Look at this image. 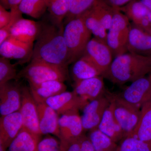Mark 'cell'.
I'll list each match as a JSON object with an SVG mask.
<instances>
[{"mask_svg": "<svg viewBox=\"0 0 151 151\" xmlns=\"http://www.w3.org/2000/svg\"><path fill=\"white\" fill-rule=\"evenodd\" d=\"M40 22V32L34 45L31 60L67 68L70 64L63 36L64 25H58L50 19Z\"/></svg>", "mask_w": 151, "mask_h": 151, "instance_id": "1", "label": "cell"}, {"mask_svg": "<svg viewBox=\"0 0 151 151\" xmlns=\"http://www.w3.org/2000/svg\"><path fill=\"white\" fill-rule=\"evenodd\" d=\"M151 72V56L127 52L114 58L102 76L114 84L122 85L132 83Z\"/></svg>", "mask_w": 151, "mask_h": 151, "instance_id": "2", "label": "cell"}, {"mask_svg": "<svg viewBox=\"0 0 151 151\" xmlns=\"http://www.w3.org/2000/svg\"><path fill=\"white\" fill-rule=\"evenodd\" d=\"M84 14L63 24V36L68 50L70 64L84 54L86 45L92 38V33L84 23Z\"/></svg>", "mask_w": 151, "mask_h": 151, "instance_id": "3", "label": "cell"}, {"mask_svg": "<svg viewBox=\"0 0 151 151\" xmlns=\"http://www.w3.org/2000/svg\"><path fill=\"white\" fill-rule=\"evenodd\" d=\"M67 68L40 60H31V62L17 75V78H24L29 84H37L51 80L63 81L68 78Z\"/></svg>", "mask_w": 151, "mask_h": 151, "instance_id": "4", "label": "cell"}, {"mask_svg": "<svg viewBox=\"0 0 151 151\" xmlns=\"http://www.w3.org/2000/svg\"><path fill=\"white\" fill-rule=\"evenodd\" d=\"M131 24L125 14L119 9H115L106 38V43L113 52L114 58L128 52L127 42Z\"/></svg>", "mask_w": 151, "mask_h": 151, "instance_id": "5", "label": "cell"}, {"mask_svg": "<svg viewBox=\"0 0 151 151\" xmlns=\"http://www.w3.org/2000/svg\"><path fill=\"white\" fill-rule=\"evenodd\" d=\"M107 94L113 104V112L116 120L124 132V138L132 137L139 120L140 107L129 103L119 94L109 92Z\"/></svg>", "mask_w": 151, "mask_h": 151, "instance_id": "6", "label": "cell"}, {"mask_svg": "<svg viewBox=\"0 0 151 151\" xmlns=\"http://www.w3.org/2000/svg\"><path fill=\"white\" fill-rule=\"evenodd\" d=\"M19 112L22 119L23 128L34 134L41 137L37 104L29 88L27 86H22L21 106Z\"/></svg>", "mask_w": 151, "mask_h": 151, "instance_id": "7", "label": "cell"}, {"mask_svg": "<svg viewBox=\"0 0 151 151\" xmlns=\"http://www.w3.org/2000/svg\"><path fill=\"white\" fill-rule=\"evenodd\" d=\"M78 111L68 112L59 118V140L65 150L66 146L69 142L84 134L81 117L79 116Z\"/></svg>", "mask_w": 151, "mask_h": 151, "instance_id": "8", "label": "cell"}, {"mask_svg": "<svg viewBox=\"0 0 151 151\" xmlns=\"http://www.w3.org/2000/svg\"><path fill=\"white\" fill-rule=\"evenodd\" d=\"M84 53L92 60L102 75L107 72L114 59L113 52L106 42L94 37L87 43Z\"/></svg>", "mask_w": 151, "mask_h": 151, "instance_id": "9", "label": "cell"}, {"mask_svg": "<svg viewBox=\"0 0 151 151\" xmlns=\"http://www.w3.org/2000/svg\"><path fill=\"white\" fill-rule=\"evenodd\" d=\"M119 95L129 103L141 107L151 99V73L133 81Z\"/></svg>", "mask_w": 151, "mask_h": 151, "instance_id": "10", "label": "cell"}, {"mask_svg": "<svg viewBox=\"0 0 151 151\" xmlns=\"http://www.w3.org/2000/svg\"><path fill=\"white\" fill-rule=\"evenodd\" d=\"M110 103V99L106 94L89 102L85 106L81 116L84 132L97 129Z\"/></svg>", "mask_w": 151, "mask_h": 151, "instance_id": "11", "label": "cell"}, {"mask_svg": "<svg viewBox=\"0 0 151 151\" xmlns=\"http://www.w3.org/2000/svg\"><path fill=\"white\" fill-rule=\"evenodd\" d=\"M22 86L9 81L0 86V113L1 116L19 111L21 106Z\"/></svg>", "mask_w": 151, "mask_h": 151, "instance_id": "12", "label": "cell"}, {"mask_svg": "<svg viewBox=\"0 0 151 151\" xmlns=\"http://www.w3.org/2000/svg\"><path fill=\"white\" fill-rule=\"evenodd\" d=\"M89 103L78 96L73 91H65L50 97L45 102L59 115H63L71 111L83 110Z\"/></svg>", "mask_w": 151, "mask_h": 151, "instance_id": "13", "label": "cell"}, {"mask_svg": "<svg viewBox=\"0 0 151 151\" xmlns=\"http://www.w3.org/2000/svg\"><path fill=\"white\" fill-rule=\"evenodd\" d=\"M127 48L128 52L151 56V33L132 23Z\"/></svg>", "mask_w": 151, "mask_h": 151, "instance_id": "14", "label": "cell"}, {"mask_svg": "<svg viewBox=\"0 0 151 151\" xmlns=\"http://www.w3.org/2000/svg\"><path fill=\"white\" fill-rule=\"evenodd\" d=\"M119 9L132 23L151 33V11L140 0H132Z\"/></svg>", "mask_w": 151, "mask_h": 151, "instance_id": "15", "label": "cell"}, {"mask_svg": "<svg viewBox=\"0 0 151 151\" xmlns=\"http://www.w3.org/2000/svg\"><path fill=\"white\" fill-rule=\"evenodd\" d=\"M34 44L26 43L10 37L0 45L1 57L21 61L31 60Z\"/></svg>", "mask_w": 151, "mask_h": 151, "instance_id": "16", "label": "cell"}, {"mask_svg": "<svg viewBox=\"0 0 151 151\" xmlns=\"http://www.w3.org/2000/svg\"><path fill=\"white\" fill-rule=\"evenodd\" d=\"M22 119L19 111L0 118V145L7 149L22 129Z\"/></svg>", "mask_w": 151, "mask_h": 151, "instance_id": "17", "label": "cell"}, {"mask_svg": "<svg viewBox=\"0 0 151 151\" xmlns=\"http://www.w3.org/2000/svg\"><path fill=\"white\" fill-rule=\"evenodd\" d=\"M104 78L99 76L74 82L73 91L82 99L91 102L105 94Z\"/></svg>", "mask_w": 151, "mask_h": 151, "instance_id": "18", "label": "cell"}, {"mask_svg": "<svg viewBox=\"0 0 151 151\" xmlns=\"http://www.w3.org/2000/svg\"><path fill=\"white\" fill-rule=\"evenodd\" d=\"M37 108L42 135L52 134L60 139L59 115L45 103L37 104Z\"/></svg>", "mask_w": 151, "mask_h": 151, "instance_id": "19", "label": "cell"}, {"mask_svg": "<svg viewBox=\"0 0 151 151\" xmlns=\"http://www.w3.org/2000/svg\"><path fill=\"white\" fill-rule=\"evenodd\" d=\"M40 22L20 18L11 31L10 37L23 42L34 44L40 32Z\"/></svg>", "mask_w": 151, "mask_h": 151, "instance_id": "20", "label": "cell"}, {"mask_svg": "<svg viewBox=\"0 0 151 151\" xmlns=\"http://www.w3.org/2000/svg\"><path fill=\"white\" fill-rule=\"evenodd\" d=\"M29 89L37 104L45 103L50 97L66 91L67 86L63 81L51 80L37 84H29Z\"/></svg>", "mask_w": 151, "mask_h": 151, "instance_id": "21", "label": "cell"}, {"mask_svg": "<svg viewBox=\"0 0 151 151\" xmlns=\"http://www.w3.org/2000/svg\"><path fill=\"white\" fill-rule=\"evenodd\" d=\"M70 73L74 82L102 75L92 60L85 53L73 63Z\"/></svg>", "mask_w": 151, "mask_h": 151, "instance_id": "22", "label": "cell"}, {"mask_svg": "<svg viewBox=\"0 0 151 151\" xmlns=\"http://www.w3.org/2000/svg\"><path fill=\"white\" fill-rule=\"evenodd\" d=\"M97 129L116 143L124 139V132L115 117L111 103L105 110Z\"/></svg>", "mask_w": 151, "mask_h": 151, "instance_id": "23", "label": "cell"}, {"mask_svg": "<svg viewBox=\"0 0 151 151\" xmlns=\"http://www.w3.org/2000/svg\"><path fill=\"white\" fill-rule=\"evenodd\" d=\"M131 137L151 143V99L141 106L139 123Z\"/></svg>", "mask_w": 151, "mask_h": 151, "instance_id": "24", "label": "cell"}, {"mask_svg": "<svg viewBox=\"0 0 151 151\" xmlns=\"http://www.w3.org/2000/svg\"><path fill=\"white\" fill-rule=\"evenodd\" d=\"M40 138L22 128L9 146V151H38Z\"/></svg>", "mask_w": 151, "mask_h": 151, "instance_id": "25", "label": "cell"}, {"mask_svg": "<svg viewBox=\"0 0 151 151\" xmlns=\"http://www.w3.org/2000/svg\"><path fill=\"white\" fill-rule=\"evenodd\" d=\"M71 0H48L47 10L49 19L58 25H63V21L69 10Z\"/></svg>", "mask_w": 151, "mask_h": 151, "instance_id": "26", "label": "cell"}, {"mask_svg": "<svg viewBox=\"0 0 151 151\" xmlns=\"http://www.w3.org/2000/svg\"><path fill=\"white\" fill-rule=\"evenodd\" d=\"M48 7V0H22L18 7L22 14L35 19L44 14Z\"/></svg>", "mask_w": 151, "mask_h": 151, "instance_id": "27", "label": "cell"}, {"mask_svg": "<svg viewBox=\"0 0 151 151\" xmlns=\"http://www.w3.org/2000/svg\"><path fill=\"white\" fill-rule=\"evenodd\" d=\"M94 151H116L118 145L98 129L89 131L88 136Z\"/></svg>", "mask_w": 151, "mask_h": 151, "instance_id": "28", "label": "cell"}, {"mask_svg": "<svg viewBox=\"0 0 151 151\" xmlns=\"http://www.w3.org/2000/svg\"><path fill=\"white\" fill-rule=\"evenodd\" d=\"M84 23L94 37L106 42L108 32L97 17L92 7L84 13Z\"/></svg>", "mask_w": 151, "mask_h": 151, "instance_id": "29", "label": "cell"}, {"mask_svg": "<svg viewBox=\"0 0 151 151\" xmlns=\"http://www.w3.org/2000/svg\"><path fill=\"white\" fill-rule=\"evenodd\" d=\"M92 8L101 23L108 30L112 22L116 8L109 5L104 0H98Z\"/></svg>", "mask_w": 151, "mask_h": 151, "instance_id": "30", "label": "cell"}, {"mask_svg": "<svg viewBox=\"0 0 151 151\" xmlns=\"http://www.w3.org/2000/svg\"><path fill=\"white\" fill-rule=\"evenodd\" d=\"M98 0H71L69 10L63 24L83 14L95 4Z\"/></svg>", "mask_w": 151, "mask_h": 151, "instance_id": "31", "label": "cell"}, {"mask_svg": "<svg viewBox=\"0 0 151 151\" xmlns=\"http://www.w3.org/2000/svg\"><path fill=\"white\" fill-rule=\"evenodd\" d=\"M116 151H151V143L134 137H127L121 141Z\"/></svg>", "mask_w": 151, "mask_h": 151, "instance_id": "32", "label": "cell"}, {"mask_svg": "<svg viewBox=\"0 0 151 151\" xmlns=\"http://www.w3.org/2000/svg\"><path fill=\"white\" fill-rule=\"evenodd\" d=\"M15 64L11 63L10 59L0 57V86L17 78Z\"/></svg>", "mask_w": 151, "mask_h": 151, "instance_id": "33", "label": "cell"}, {"mask_svg": "<svg viewBox=\"0 0 151 151\" xmlns=\"http://www.w3.org/2000/svg\"><path fill=\"white\" fill-rule=\"evenodd\" d=\"M38 151H66L60 141L50 135L40 140L38 146Z\"/></svg>", "mask_w": 151, "mask_h": 151, "instance_id": "34", "label": "cell"}, {"mask_svg": "<svg viewBox=\"0 0 151 151\" xmlns=\"http://www.w3.org/2000/svg\"><path fill=\"white\" fill-rule=\"evenodd\" d=\"M12 18L9 22L4 27L0 29V45L10 37L11 31L16 22L22 17L23 14L19 10L18 6L14 7L10 9Z\"/></svg>", "mask_w": 151, "mask_h": 151, "instance_id": "35", "label": "cell"}, {"mask_svg": "<svg viewBox=\"0 0 151 151\" xmlns=\"http://www.w3.org/2000/svg\"><path fill=\"white\" fill-rule=\"evenodd\" d=\"M12 18L11 12H8L0 5V29L4 27L9 22Z\"/></svg>", "mask_w": 151, "mask_h": 151, "instance_id": "36", "label": "cell"}, {"mask_svg": "<svg viewBox=\"0 0 151 151\" xmlns=\"http://www.w3.org/2000/svg\"><path fill=\"white\" fill-rule=\"evenodd\" d=\"M84 135L69 142L66 146V151H81L82 137Z\"/></svg>", "mask_w": 151, "mask_h": 151, "instance_id": "37", "label": "cell"}, {"mask_svg": "<svg viewBox=\"0 0 151 151\" xmlns=\"http://www.w3.org/2000/svg\"><path fill=\"white\" fill-rule=\"evenodd\" d=\"M104 1L112 7L119 9L126 5L132 0H104Z\"/></svg>", "mask_w": 151, "mask_h": 151, "instance_id": "38", "label": "cell"}, {"mask_svg": "<svg viewBox=\"0 0 151 151\" xmlns=\"http://www.w3.org/2000/svg\"><path fill=\"white\" fill-rule=\"evenodd\" d=\"M22 0H0V5L6 10L18 6Z\"/></svg>", "mask_w": 151, "mask_h": 151, "instance_id": "39", "label": "cell"}, {"mask_svg": "<svg viewBox=\"0 0 151 151\" xmlns=\"http://www.w3.org/2000/svg\"><path fill=\"white\" fill-rule=\"evenodd\" d=\"M81 151H94L89 137L84 134L82 137Z\"/></svg>", "mask_w": 151, "mask_h": 151, "instance_id": "40", "label": "cell"}, {"mask_svg": "<svg viewBox=\"0 0 151 151\" xmlns=\"http://www.w3.org/2000/svg\"><path fill=\"white\" fill-rule=\"evenodd\" d=\"M140 1L151 11V0H140Z\"/></svg>", "mask_w": 151, "mask_h": 151, "instance_id": "41", "label": "cell"}, {"mask_svg": "<svg viewBox=\"0 0 151 151\" xmlns=\"http://www.w3.org/2000/svg\"><path fill=\"white\" fill-rule=\"evenodd\" d=\"M6 148L2 145H0V151H6Z\"/></svg>", "mask_w": 151, "mask_h": 151, "instance_id": "42", "label": "cell"}, {"mask_svg": "<svg viewBox=\"0 0 151 151\" xmlns=\"http://www.w3.org/2000/svg\"></svg>", "mask_w": 151, "mask_h": 151, "instance_id": "43", "label": "cell"}, {"mask_svg": "<svg viewBox=\"0 0 151 151\" xmlns=\"http://www.w3.org/2000/svg\"></svg>", "mask_w": 151, "mask_h": 151, "instance_id": "44", "label": "cell"}, {"mask_svg": "<svg viewBox=\"0 0 151 151\" xmlns=\"http://www.w3.org/2000/svg\"></svg>", "mask_w": 151, "mask_h": 151, "instance_id": "45", "label": "cell"}, {"mask_svg": "<svg viewBox=\"0 0 151 151\" xmlns=\"http://www.w3.org/2000/svg\"></svg>", "mask_w": 151, "mask_h": 151, "instance_id": "46", "label": "cell"}]
</instances>
